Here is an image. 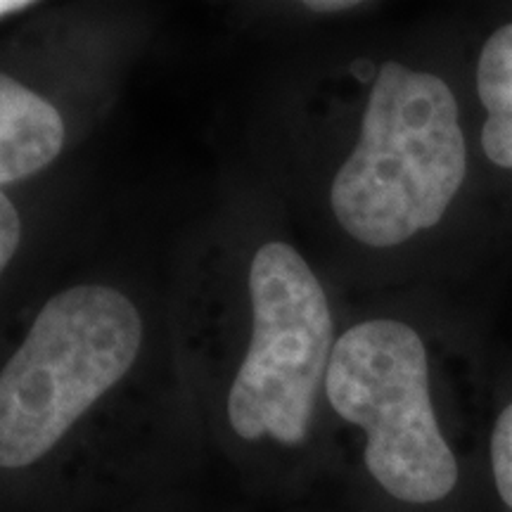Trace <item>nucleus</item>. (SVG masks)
I'll list each match as a JSON object with an SVG mask.
<instances>
[{
	"instance_id": "1",
	"label": "nucleus",
	"mask_w": 512,
	"mask_h": 512,
	"mask_svg": "<svg viewBox=\"0 0 512 512\" xmlns=\"http://www.w3.org/2000/svg\"><path fill=\"white\" fill-rule=\"evenodd\" d=\"M467 174L458 102L439 76L382 64L356 150L332 181L330 202L351 238L394 247L437 226Z\"/></svg>"
},
{
	"instance_id": "2",
	"label": "nucleus",
	"mask_w": 512,
	"mask_h": 512,
	"mask_svg": "<svg viewBox=\"0 0 512 512\" xmlns=\"http://www.w3.org/2000/svg\"><path fill=\"white\" fill-rule=\"evenodd\" d=\"M143 320L126 294L81 285L55 294L0 375V465L48 456L136 361Z\"/></svg>"
},
{
	"instance_id": "3",
	"label": "nucleus",
	"mask_w": 512,
	"mask_h": 512,
	"mask_svg": "<svg viewBox=\"0 0 512 512\" xmlns=\"http://www.w3.org/2000/svg\"><path fill=\"white\" fill-rule=\"evenodd\" d=\"M325 392L337 415L366 432V467L403 503H437L458 482L430 401V368L418 332L399 320H366L335 342Z\"/></svg>"
},
{
	"instance_id": "4",
	"label": "nucleus",
	"mask_w": 512,
	"mask_h": 512,
	"mask_svg": "<svg viewBox=\"0 0 512 512\" xmlns=\"http://www.w3.org/2000/svg\"><path fill=\"white\" fill-rule=\"evenodd\" d=\"M254 330L228 396L238 437L294 446L309 434L313 403L332 358L328 297L287 242H266L249 271Z\"/></svg>"
},
{
	"instance_id": "5",
	"label": "nucleus",
	"mask_w": 512,
	"mask_h": 512,
	"mask_svg": "<svg viewBox=\"0 0 512 512\" xmlns=\"http://www.w3.org/2000/svg\"><path fill=\"white\" fill-rule=\"evenodd\" d=\"M62 143L60 112L12 76H0V183H17L46 169Z\"/></svg>"
},
{
	"instance_id": "6",
	"label": "nucleus",
	"mask_w": 512,
	"mask_h": 512,
	"mask_svg": "<svg viewBox=\"0 0 512 512\" xmlns=\"http://www.w3.org/2000/svg\"><path fill=\"white\" fill-rule=\"evenodd\" d=\"M477 91L486 110L482 145L491 162L512 169V24L484 43L477 67Z\"/></svg>"
},
{
	"instance_id": "7",
	"label": "nucleus",
	"mask_w": 512,
	"mask_h": 512,
	"mask_svg": "<svg viewBox=\"0 0 512 512\" xmlns=\"http://www.w3.org/2000/svg\"><path fill=\"white\" fill-rule=\"evenodd\" d=\"M491 465H494L498 494L512 510V403L498 415L491 434Z\"/></svg>"
},
{
	"instance_id": "8",
	"label": "nucleus",
	"mask_w": 512,
	"mask_h": 512,
	"mask_svg": "<svg viewBox=\"0 0 512 512\" xmlns=\"http://www.w3.org/2000/svg\"><path fill=\"white\" fill-rule=\"evenodd\" d=\"M19 245V216L8 195H0V266H8Z\"/></svg>"
},
{
	"instance_id": "9",
	"label": "nucleus",
	"mask_w": 512,
	"mask_h": 512,
	"mask_svg": "<svg viewBox=\"0 0 512 512\" xmlns=\"http://www.w3.org/2000/svg\"><path fill=\"white\" fill-rule=\"evenodd\" d=\"M304 5L313 12H339V10L356 8L358 3H354V0H311V3H304Z\"/></svg>"
},
{
	"instance_id": "10",
	"label": "nucleus",
	"mask_w": 512,
	"mask_h": 512,
	"mask_svg": "<svg viewBox=\"0 0 512 512\" xmlns=\"http://www.w3.org/2000/svg\"><path fill=\"white\" fill-rule=\"evenodd\" d=\"M31 5H34L31 0H3V3H0V15H3V17L15 15V12L29 10Z\"/></svg>"
},
{
	"instance_id": "11",
	"label": "nucleus",
	"mask_w": 512,
	"mask_h": 512,
	"mask_svg": "<svg viewBox=\"0 0 512 512\" xmlns=\"http://www.w3.org/2000/svg\"><path fill=\"white\" fill-rule=\"evenodd\" d=\"M351 74H354L361 83H370V76H373V64L366 60H358L351 64Z\"/></svg>"
}]
</instances>
